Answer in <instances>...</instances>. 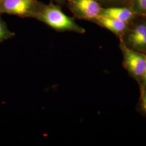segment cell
Wrapping results in <instances>:
<instances>
[{
	"mask_svg": "<svg viewBox=\"0 0 146 146\" xmlns=\"http://www.w3.org/2000/svg\"><path fill=\"white\" fill-rule=\"evenodd\" d=\"M35 16L39 20L59 31H75L84 33L85 30L63 13L58 6L52 4L44 5L36 11Z\"/></svg>",
	"mask_w": 146,
	"mask_h": 146,
	"instance_id": "1",
	"label": "cell"
},
{
	"mask_svg": "<svg viewBox=\"0 0 146 146\" xmlns=\"http://www.w3.org/2000/svg\"><path fill=\"white\" fill-rule=\"evenodd\" d=\"M73 14L80 19L94 21L99 16L102 8L96 0H68Z\"/></svg>",
	"mask_w": 146,
	"mask_h": 146,
	"instance_id": "2",
	"label": "cell"
},
{
	"mask_svg": "<svg viewBox=\"0 0 146 146\" xmlns=\"http://www.w3.org/2000/svg\"><path fill=\"white\" fill-rule=\"evenodd\" d=\"M36 0H3L0 11L21 16L35 15Z\"/></svg>",
	"mask_w": 146,
	"mask_h": 146,
	"instance_id": "3",
	"label": "cell"
},
{
	"mask_svg": "<svg viewBox=\"0 0 146 146\" xmlns=\"http://www.w3.org/2000/svg\"><path fill=\"white\" fill-rule=\"evenodd\" d=\"M125 64L131 73L137 76L143 75L146 67V58L124 46Z\"/></svg>",
	"mask_w": 146,
	"mask_h": 146,
	"instance_id": "4",
	"label": "cell"
},
{
	"mask_svg": "<svg viewBox=\"0 0 146 146\" xmlns=\"http://www.w3.org/2000/svg\"><path fill=\"white\" fill-rule=\"evenodd\" d=\"M136 13L132 9L127 7H111L101 9L100 15L128 22L132 20Z\"/></svg>",
	"mask_w": 146,
	"mask_h": 146,
	"instance_id": "5",
	"label": "cell"
},
{
	"mask_svg": "<svg viewBox=\"0 0 146 146\" xmlns=\"http://www.w3.org/2000/svg\"><path fill=\"white\" fill-rule=\"evenodd\" d=\"M128 40L133 47L142 49L146 48V24L136 26L128 35Z\"/></svg>",
	"mask_w": 146,
	"mask_h": 146,
	"instance_id": "6",
	"label": "cell"
},
{
	"mask_svg": "<svg viewBox=\"0 0 146 146\" xmlns=\"http://www.w3.org/2000/svg\"><path fill=\"white\" fill-rule=\"evenodd\" d=\"M96 21L102 26L116 34L121 33L125 31L127 27L125 22L101 15H100Z\"/></svg>",
	"mask_w": 146,
	"mask_h": 146,
	"instance_id": "7",
	"label": "cell"
},
{
	"mask_svg": "<svg viewBox=\"0 0 146 146\" xmlns=\"http://www.w3.org/2000/svg\"><path fill=\"white\" fill-rule=\"evenodd\" d=\"M132 5L136 14L146 15V0H132Z\"/></svg>",
	"mask_w": 146,
	"mask_h": 146,
	"instance_id": "8",
	"label": "cell"
},
{
	"mask_svg": "<svg viewBox=\"0 0 146 146\" xmlns=\"http://www.w3.org/2000/svg\"><path fill=\"white\" fill-rule=\"evenodd\" d=\"M8 35V31L3 23L0 21V41L6 38Z\"/></svg>",
	"mask_w": 146,
	"mask_h": 146,
	"instance_id": "9",
	"label": "cell"
},
{
	"mask_svg": "<svg viewBox=\"0 0 146 146\" xmlns=\"http://www.w3.org/2000/svg\"><path fill=\"white\" fill-rule=\"evenodd\" d=\"M143 107L146 110V92L143 98Z\"/></svg>",
	"mask_w": 146,
	"mask_h": 146,
	"instance_id": "10",
	"label": "cell"
},
{
	"mask_svg": "<svg viewBox=\"0 0 146 146\" xmlns=\"http://www.w3.org/2000/svg\"><path fill=\"white\" fill-rule=\"evenodd\" d=\"M143 76L145 84H146V69H145V72H144V74H143Z\"/></svg>",
	"mask_w": 146,
	"mask_h": 146,
	"instance_id": "11",
	"label": "cell"
},
{
	"mask_svg": "<svg viewBox=\"0 0 146 146\" xmlns=\"http://www.w3.org/2000/svg\"><path fill=\"white\" fill-rule=\"evenodd\" d=\"M55 1H58V2H61V1H64V0H55Z\"/></svg>",
	"mask_w": 146,
	"mask_h": 146,
	"instance_id": "12",
	"label": "cell"
},
{
	"mask_svg": "<svg viewBox=\"0 0 146 146\" xmlns=\"http://www.w3.org/2000/svg\"><path fill=\"white\" fill-rule=\"evenodd\" d=\"M2 1H3V0H0V2H2Z\"/></svg>",
	"mask_w": 146,
	"mask_h": 146,
	"instance_id": "13",
	"label": "cell"
},
{
	"mask_svg": "<svg viewBox=\"0 0 146 146\" xmlns=\"http://www.w3.org/2000/svg\"><path fill=\"white\" fill-rule=\"evenodd\" d=\"M113 1H116V0H113Z\"/></svg>",
	"mask_w": 146,
	"mask_h": 146,
	"instance_id": "14",
	"label": "cell"
}]
</instances>
